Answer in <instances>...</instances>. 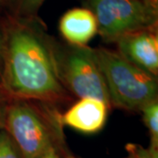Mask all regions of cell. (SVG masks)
I'll return each instance as SVG.
<instances>
[{
	"label": "cell",
	"instance_id": "4",
	"mask_svg": "<svg viewBox=\"0 0 158 158\" xmlns=\"http://www.w3.org/2000/svg\"><path fill=\"white\" fill-rule=\"evenodd\" d=\"M106 42H116L126 34L157 27L158 3L148 0H85Z\"/></svg>",
	"mask_w": 158,
	"mask_h": 158
},
{
	"label": "cell",
	"instance_id": "9",
	"mask_svg": "<svg viewBox=\"0 0 158 158\" xmlns=\"http://www.w3.org/2000/svg\"><path fill=\"white\" fill-rule=\"evenodd\" d=\"M141 112L150 137L149 147L158 149V99L148 103Z\"/></svg>",
	"mask_w": 158,
	"mask_h": 158
},
{
	"label": "cell",
	"instance_id": "13",
	"mask_svg": "<svg viewBox=\"0 0 158 158\" xmlns=\"http://www.w3.org/2000/svg\"><path fill=\"white\" fill-rule=\"evenodd\" d=\"M3 49H4V31L3 24H0V95L2 94V74H3Z\"/></svg>",
	"mask_w": 158,
	"mask_h": 158
},
{
	"label": "cell",
	"instance_id": "3",
	"mask_svg": "<svg viewBox=\"0 0 158 158\" xmlns=\"http://www.w3.org/2000/svg\"><path fill=\"white\" fill-rule=\"evenodd\" d=\"M106 86L111 106L126 111H141L158 99L157 77L125 59L117 51L94 48Z\"/></svg>",
	"mask_w": 158,
	"mask_h": 158
},
{
	"label": "cell",
	"instance_id": "5",
	"mask_svg": "<svg viewBox=\"0 0 158 158\" xmlns=\"http://www.w3.org/2000/svg\"><path fill=\"white\" fill-rule=\"evenodd\" d=\"M56 60L61 81L71 96L98 98L111 107L94 48L57 41Z\"/></svg>",
	"mask_w": 158,
	"mask_h": 158
},
{
	"label": "cell",
	"instance_id": "6",
	"mask_svg": "<svg viewBox=\"0 0 158 158\" xmlns=\"http://www.w3.org/2000/svg\"><path fill=\"white\" fill-rule=\"evenodd\" d=\"M118 54L155 77H158L157 27L142 29L120 37L115 42Z\"/></svg>",
	"mask_w": 158,
	"mask_h": 158
},
{
	"label": "cell",
	"instance_id": "12",
	"mask_svg": "<svg viewBox=\"0 0 158 158\" xmlns=\"http://www.w3.org/2000/svg\"><path fill=\"white\" fill-rule=\"evenodd\" d=\"M127 155L124 158H158V149L145 148L139 144L129 143L126 146Z\"/></svg>",
	"mask_w": 158,
	"mask_h": 158
},
{
	"label": "cell",
	"instance_id": "16",
	"mask_svg": "<svg viewBox=\"0 0 158 158\" xmlns=\"http://www.w3.org/2000/svg\"><path fill=\"white\" fill-rule=\"evenodd\" d=\"M66 158H77V157H75V156H70V155H69Z\"/></svg>",
	"mask_w": 158,
	"mask_h": 158
},
{
	"label": "cell",
	"instance_id": "2",
	"mask_svg": "<svg viewBox=\"0 0 158 158\" xmlns=\"http://www.w3.org/2000/svg\"><path fill=\"white\" fill-rule=\"evenodd\" d=\"M62 113L45 102L6 98L4 128L23 158H42L52 149L64 151Z\"/></svg>",
	"mask_w": 158,
	"mask_h": 158
},
{
	"label": "cell",
	"instance_id": "10",
	"mask_svg": "<svg viewBox=\"0 0 158 158\" xmlns=\"http://www.w3.org/2000/svg\"><path fill=\"white\" fill-rule=\"evenodd\" d=\"M13 4V14L17 17H36L45 0H10Z\"/></svg>",
	"mask_w": 158,
	"mask_h": 158
},
{
	"label": "cell",
	"instance_id": "11",
	"mask_svg": "<svg viewBox=\"0 0 158 158\" xmlns=\"http://www.w3.org/2000/svg\"><path fill=\"white\" fill-rule=\"evenodd\" d=\"M0 158H23L5 129L0 130Z\"/></svg>",
	"mask_w": 158,
	"mask_h": 158
},
{
	"label": "cell",
	"instance_id": "18",
	"mask_svg": "<svg viewBox=\"0 0 158 158\" xmlns=\"http://www.w3.org/2000/svg\"><path fill=\"white\" fill-rule=\"evenodd\" d=\"M148 1H151V2H156V3H158V0H148Z\"/></svg>",
	"mask_w": 158,
	"mask_h": 158
},
{
	"label": "cell",
	"instance_id": "15",
	"mask_svg": "<svg viewBox=\"0 0 158 158\" xmlns=\"http://www.w3.org/2000/svg\"><path fill=\"white\" fill-rule=\"evenodd\" d=\"M42 158H61V157H60L59 153L57 152L56 150L52 149V150H50L49 152L47 153V154H46L45 156H44Z\"/></svg>",
	"mask_w": 158,
	"mask_h": 158
},
{
	"label": "cell",
	"instance_id": "17",
	"mask_svg": "<svg viewBox=\"0 0 158 158\" xmlns=\"http://www.w3.org/2000/svg\"><path fill=\"white\" fill-rule=\"evenodd\" d=\"M6 1H9V0H0V4H1V3H5Z\"/></svg>",
	"mask_w": 158,
	"mask_h": 158
},
{
	"label": "cell",
	"instance_id": "7",
	"mask_svg": "<svg viewBox=\"0 0 158 158\" xmlns=\"http://www.w3.org/2000/svg\"><path fill=\"white\" fill-rule=\"evenodd\" d=\"M110 106L95 98H79L64 113L61 119L64 126L84 134H95L105 127Z\"/></svg>",
	"mask_w": 158,
	"mask_h": 158
},
{
	"label": "cell",
	"instance_id": "1",
	"mask_svg": "<svg viewBox=\"0 0 158 158\" xmlns=\"http://www.w3.org/2000/svg\"><path fill=\"white\" fill-rule=\"evenodd\" d=\"M2 94L58 106L70 100L57 66V40L37 17L11 15L3 23Z\"/></svg>",
	"mask_w": 158,
	"mask_h": 158
},
{
	"label": "cell",
	"instance_id": "8",
	"mask_svg": "<svg viewBox=\"0 0 158 158\" xmlns=\"http://www.w3.org/2000/svg\"><path fill=\"white\" fill-rule=\"evenodd\" d=\"M59 31L69 45L87 46L98 34L96 18L87 7L70 9L61 18Z\"/></svg>",
	"mask_w": 158,
	"mask_h": 158
},
{
	"label": "cell",
	"instance_id": "14",
	"mask_svg": "<svg viewBox=\"0 0 158 158\" xmlns=\"http://www.w3.org/2000/svg\"><path fill=\"white\" fill-rule=\"evenodd\" d=\"M6 98L3 95H0V130L4 128V114Z\"/></svg>",
	"mask_w": 158,
	"mask_h": 158
}]
</instances>
